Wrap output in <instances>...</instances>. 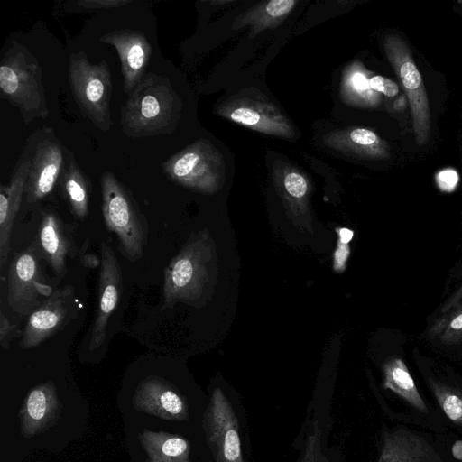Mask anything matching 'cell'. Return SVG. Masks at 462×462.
Listing matches in <instances>:
<instances>
[{
  "mask_svg": "<svg viewBox=\"0 0 462 462\" xmlns=\"http://www.w3.org/2000/svg\"><path fill=\"white\" fill-rule=\"evenodd\" d=\"M0 89L2 97L20 111L24 124L49 116L41 64L16 41L10 43L1 60Z\"/></svg>",
  "mask_w": 462,
  "mask_h": 462,
  "instance_id": "cell-2",
  "label": "cell"
},
{
  "mask_svg": "<svg viewBox=\"0 0 462 462\" xmlns=\"http://www.w3.org/2000/svg\"><path fill=\"white\" fill-rule=\"evenodd\" d=\"M295 4L294 0H273L266 4L264 12L268 17L278 19L288 14Z\"/></svg>",
  "mask_w": 462,
  "mask_h": 462,
  "instance_id": "cell-29",
  "label": "cell"
},
{
  "mask_svg": "<svg viewBox=\"0 0 462 462\" xmlns=\"http://www.w3.org/2000/svg\"><path fill=\"white\" fill-rule=\"evenodd\" d=\"M384 49L408 97L416 142L419 145H423L428 143L430 135V112L420 73L410 48L401 37L387 36Z\"/></svg>",
  "mask_w": 462,
  "mask_h": 462,
  "instance_id": "cell-7",
  "label": "cell"
},
{
  "mask_svg": "<svg viewBox=\"0 0 462 462\" xmlns=\"http://www.w3.org/2000/svg\"><path fill=\"white\" fill-rule=\"evenodd\" d=\"M68 77L73 97L82 114L99 130H110L112 80L107 62L92 64L85 52L72 53Z\"/></svg>",
  "mask_w": 462,
  "mask_h": 462,
  "instance_id": "cell-5",
  "label": "cell"
},
{
  "mask_svg": "<svg viewBox=\"0 0 462 462\" xmlns=\"http://www.w3.org/2000/svg\"><path fill=\"white\" fill-rule=\"evenodd\" d=\"M282 185L288 204L294 215L305 216L309 213L307 205L302 202L308 192V183L304 176L296 171H290L284 176Z\"/></svg>",
  "mask_w": 462,
  "mask_h": 462,
  "instance_id": "cell-23",
  "label": "cell"
},
{
  "mask_svg": "<svg viewBox=\"0 0 462 462\" xmlns=\"http://www.w3.org/2000/svg\"><path fill=\"white\" fill-rule=\"evenodd\" d=\"M310 426L300 462H329L322 451L321 430L319 422L315 420Z\"/></svg>",
  "mask_w": 462,
  "mask_h": 462,
  "instance_id": "cell-25",
  "label": "cell"
},
{
  "mask_svg": "<svg viewBox=\"0 0 462 462\" xmlns=\"http://www.w3.org/2000/svg\"><path fill=\"white\" fill-rule=\"evenodd\" d=\"M212 261L208 235L199 232L191 236L164 269L161 310L172 308L178 302L199 301L209 285Z\"/></svg>",
  "mask_w": 462,
  "mask_h": 462,
  "instance_id": "cell-3",
  "label": "cell"
},
{
  "mask_svg": "<svg viewBox=\"0 0 462 462\" xmlns=\"http://www.w3.org/2000/svg\"><path fill=\"white\" fill-rule=\"evenodd\" d=\"M462 308V259L455 268L450 278V285L447 297L433 315L441 317Z\"/></svg>",
  "mask_w": 462,
  "mask_h": 462,
  "instance_id": "cell-24",
  "label": "cell"
},
{
  "mask_svg": "<svg viewBox=\"0 0 462 462\" xmlns=\"http://www.w3.org/2000/svg\"><path fill=\"white\" fill-rule=\"evenodd\" d=\"M208 420L209 442L217 462H244L237 418L221 389L213 393Z\"/></svg>",
  "mask_w": 462,
  "mask_h": 462,
  "instance_id": "cell-12",
  "label": "cell"
},
{
  "mask_svg": "<svg viewBox=\"0 0 462 462\" xmlns=\"http://www.w3.org/2000/svg\"><path fill=\"white\" fill-rule=\"evenodd\" d=\"M426 338L439 346L462 345V308L434 318L426 330Z\"/></svg>",
  "mask_w": 462,
  "mask_h": 462,
  "instance_id": "cell-20",
  "label": "cell"
},
{
  "mask_svg": "<svg viewBox=\"0 0 462 462\" xmlns=\"http://www.w3.org/2000/svg\"><path fill=\"white\" fill-rule=\"evenodd\" d=\"M337 236H338V239L339 241L343 242V243H348L352 240L353 238V236H354V232L351 230V229H348L346 227H339V228H337Z\"/></svg>",
  "mask_w": 462,
  "mask_h": 462,
  "instance_id": "cell-37",
  "label": "cell"
},
{
  "mask_svg": "<svg viewBox=\"0 0 462 462\" xmlns=\"http://www.w3.org/2000/svg\"><path fill=\"white\" fill-rule=\"evenodd\" d=\"M174 182L204 193L215 192L220 183V159L208 143L196 142L162 164Z\"/></svg>",
  "mask_w": 462,
  "mask_h": 462,
  "instance_id": "cell-8",
  "label": "cell"
},
{
  "mask_svg": "<svg viewBox=\"0 0 462 462\" xmlns=\"http://www.w3.org/2000/svg\"><path fill=\"white\" fill-rule=\"evenodd\" d=\"M429 384L444 413L462 425V392L435 379H430Z\"/></svg>",
  "mask_w": 462,
  "mask_h": 462,
  "instance_id": "cell-22",
  "label": "cell"
},
{
  "mask_svg": "<svg viewBox=\"0 0 462 462\" xmlns=\"http://www.w3.org/2000/svg\"><path fill=\"white\" fill-rule=\"evenodd\" d=\"M457 180V174L452 170L442 171L438 175V183L444 190H452L456 187Z\"/></svg>",
  "mask_w": 462,
  "mask_h": 462,
  "instance_id": "cell-34",
  "label": "cell"
},
{
  "mask_svg": "<svg viewBox=\"0 0 462 462\" xmlns=\"http://www.w3.org/2000/svg\"><path fill=\"white\" fill-rule=\"evenodd\" d=\"M451 452L456 459L462 461V440H457L454 442L451 448Z\"/></svg>",
  "mask_w": 462,
  "mask_h": 462,
  "instance_id": "cell-38",
  "label": "cell"
},
{
  "mask_svg": "<svg viewBox=\"0 0 462 462\" xmlns=\"http://www.w3.org/2000/svg\"><path fill=\"white\" fill-rule=\"evenodd\" d=\"M99 40L117 51L124 90L129 95L145 75L152 51L150 42L142 32L131 29L105 33Z\"/></svg>",
  "mask_w": 462,
  "mask_h": 462,
  "instance_id": "cell-13",
  "label": "cell"
},
{
  "mask_svg": "<svg viewBox=\"0 0 462 462\" xmlns=\"http://www.w3.org/2000/svg\"><path fill=\"white\" fill-rule=\"evenodd\" d=\"M346 147L369 158H383L387 155L386 145L372 130L355 128L344 135Z\"/></svg>",
  "mask_w": 462,
  "mask_h": 462,
  "instance_id": "cell-21",
  "label": "cell"
},
{
  "mask_svg": "<svg viewBox=\"0 0 462 462\" xmlns=\"http://www.w3.org/2000/svg\"><path fill=\"white\" fill-rule=\"evenodd\" d=\"M31 165V143L17 162L9 184L0 187V267L6 263L14 224L21 207Z\"/></svg>",
  "mask_w": 462,
  "mask_h": 462,
  "instance_id": "cell-14",
  "label": "cell"
},
{
  "mask_svg": "<svg viewBox=\"0 0 462 462\" xmlns=\"http://www.w3.org/2000/svg\"><path fill=\"white\" fill-rule=\"evenodd\" d=\"M102 214L106 228L116 234L121 254L139 260L148 238L147 222L130 190L111 172L101 176Z\"/></svg>",
  "mask_w": 462,
  "mask_h": 462,
  "instance_id": "cell-4",
  "label": "cell"
},
{
  "mask_svg": "<svg viewBox=\"0 0 462 462\" xmlns=\"http://www.w3.org/2000/svg\"><path fill=\"white\" fill-rule=\"evenodd\" d=\"M35 242L14 254L7 273V300L14 312L30 315L53 292L45 282Z\"/></svg>",
  "mask_w": 462,
  "mask_h": 462,
  "instance_id": "cell-6",
  "label": "cell"
},
{
  "mask_svg": "<svg viewBox=\"0 0 462 462\" xmlns=\"http://www.w3.org/2000/svg\"><path fill=\"white\" fill-rule=\"evenodd\" d=\"M127 0H79L70 10H96L120 7L129 4Z\"/></svg>",
  "mask_w": 462,
  "mask_h": 462,
  "instance_id": "cell-28",
  "label": "cell"
},
{
  "mask_svg": "<svg viewBox=\"0 0 462 462\" xmlns=\"http://www.w3.org/2000/svg\"><path fill=\"white\" fill-rule=\"evenodd\" d=\"M383 386L390 389L417 410L426 412L427 406L404 361L393 356L383 364Z\"/></svg>",
  "mask_w": 462,
  "mask_h": 462,
  "instance_id": "cell-19",
  "label": "cell"
},
{
  "mask_svg": "<svg viewBox=\"0 0 462 462\" xmlns=\"http://www.w3.org/2000/svg\"><path fill=\"white\" fill-rule=\"evenodd\" d=\"M181 101L169 79L147 73L128 95L121 109V129L131 138L172 133L180 120Z\"/></svg>",
  "mask_w": 462,
  "mask_h": 462,
  "instance_id": "cell-1",
  "label": "cell"
},
{
  "mask_svg": "<svg viewBox=\"0 0 462 462\" xmlns=\"http://www.w3.org/2000/svg\"><path fill=\"white\" fill-rule=\"evenodd\" d=\"M161 402L167 411L173 414L180 413L183 408L180 398L172 391H165L161 396Z\"/></svg>",
  "mask_w": 462,
  "mask_h": 462,
  "instance_id": "cell-32",
  "label": "cell"
},
{
  "mask_svg": "<svg viewBox=\"0 0 462 462\" xmlns=\"http://www.w3.org/2000/svg\"><path fill=\"white\" fill-rule=\"evenodd\" d=\"M352 83L354 85L355 89L361 91H368L371 89L369 86V80L365 79V77L361 73H356L352 78Z\"/></svg>",
  "mask_w": 462,
  "mask_h": 462,
  "instance_id": "cell-35",
  "label": "cell"
},
{
  "mask_svg": "<svg viewBox=\"0 0 462 462\" xmlns=\"http://www.w3.org/2000/svg\"><path fill=\"white\" fill-rule=\"evenodd\" d=\"M188 448L187 442L180 438H172L166 440L162 447V452L170 457L182 455Z\"/></svg>",
  "mask_w": 462,
  "mask_h": 462,
  "instance_id": "cell-33",
  "label": "cell"
},
{
  "mask_svg": "<svg viewBox=\"0 0 462 462\" xmlns=\"http://www.w3.org/2000/svg\"><path fill=\"white\" fill-rule=\"evenodd\" d=\"M34 148L32 137L31 165L24 195L27 203L33 204L49 196L66 165L67 152L51 128L35 133ZM35 135V134H34Z\"/></svg>",
  "mask_w": 462,
  "mask_h": 462,
  "instance_id": "cell-9",
  "label": "cell"
},
{
  "mask_svg": "<svg viewBox=\"0 0 462 462\" xmlns=\"http://www.w3.org/2000/svg\"><path fill=\"white\" fill-rule=\"evenodd\" d=\"M75 291L71 285L53 291L51 295L26 321L19 346H38L52 337L76 316Z\"/></svg>",
  "mask_w": 462,
  "mask_h": 462,
  "instance_id": "cell-10",
  "label": "cell"
},
{
  "mask_svg": "<svg viewBox=\"0 0 462 462\" xmlns=\"http://www.w3.org/2000/svg\"><path fill=\"white\" fill-rule=\"evenodd\" d=\"M350 254L348 243L337 240L336 250L333 254V269L335 272H344Z\"/></svg>",
  "mask_w": 462,
  "mask_h": 462,
  "instance_id": "cell-31",
  "label": "cell"
},
{
  "mask_svg": "<svg viewBox=\"0 0 462 462\" xmlns=\"http://www.w3.org/2000/svg\"><path fill=\"white\" fill-rule=\"evenodd\" d=\"M29 415L34 420H41L45 413L46 397L42 390H33L27 402Z\"/></svg>",
  "mask_w": 462,
  "mask_h": 462,
  "instance_id": "cell-27",
  "label": "cell"
},
{
  "mask_svg": "<svg viewBox=\"0 0 462 462\" xmlns=\"http://www.w3.org/2000/svg\"><path fill=\"white\" fill-rule=\"evenodd\" d=\"M435 455L422 437L398 429L384 434L378 462H435Z\"/></svg>",
  "mask_w": 462,
  "mask_h": 462,
  "instance_id": "cell-16",
  "label": "cell"
},
{
  "mask_svg": "<svg viewBox=\"0 0 462 462\" xmlns=\"http://www.w3.org/2000/svg\"><path fill=\"white\" fill-rule=\"evenodd\" d=\"M232 121L269 134L291 136V129L284 117L271 108L257 105H242L229 111Z\"/></svg>",
  "mask_w": 462,
  "mask_h": 462,
  "instance_id": "cell-17",
  "label": "cell"
},
{
  "mask_svg": "<svg viewBox=\"0 0 462 462\" xmlns=\"http://www.w3.org/2000/svg\"><path fill=\"white\" fill-rule=\"evenodd\" d=\"M61 193L76 218L84 220L88 216L89 182L79 167L73 154L69 158L60 180Z\"/></svg>",
  "mask_w": 462,
  "mask_h": 462,
  "instance_id": "cell-18",
  "label": "cell"
},
{
  "mask_svg": "<svg viewBox=\"0 0 462 462\" xmlns=\"http://www.w3.org/2000/svg\"><path fill=\"white\" fill-rule=\"evenodd\" d=\"M100 247L98 301L95 318L90 327L88 341V347L91 350L97 348L104 343L108 321L116 309L123 291V277L117 257L107 243L103 241Z\"/></svg>",
  "mask_w": 462,
  "mask_h": 462,
  "instance_id": "cell-11",
  "label": "cell"
},
{
  "mask_svg": "<svg viewBox=\"0 0 462 462\" xmlns=\"http://www.w3.org/2000/svg\"><path fill=\"white\" fill-rule=\"evenodd\" d=\"M21 335L19 327L12 323L5 315L3 310L0 311V345L4 349H8L11 341L14 337Z\"/></svg>",
  "mask_w": 462,
  "mask_h": 462,
  "instance_id": "cell-26",
  "label": "cell"
},
{
  "mask_svg": "<svg viewBox=\"0 0 462 462\" xmlns=\"http://www.w3.org/2000/svg\"><path fill=\"white\" fill-rule=\"evenodd\" d=\"M36 244L55 276L62 278L67 273V259L74 257L76 247L70 228L55 212L42 214Z\"/></svg>",
  "mask_w": 462,
  "mask_h": 462,
  "instance_id": "cell-15",
  "label": "cell"
},
{
  "mask_svg": "<svg viewBox=\"0 0 462 462\" xmlns=\"http://www.w3.org/2000/svg\"><path fill=\"white\" fill-rule=\"evenodd\" d=\"M80 263L87 268H97L100 266L101 260L95 254L83 253L80 256Z\"/></svg>",
  "mask_w": 462,
  "mask_h": 462,
  "instance_id": "cell-36",
  "label": "cell"
},
{
  "mask_svg": "<svg viewBox=\"0 0 462 462\" xmlns=\"http://www.w3.org/2000/svg\"><path fill=\"white\" fill-rule=\"evenodd\" d=\"M369 86L371 89L381 92L387 97H394L398 93L397 84L382 76H374L369 79Z\"/></svg>",
  "mask_w": 462,
  "mask_h": 462,
  "instance_id": "cell-30",
  "label": "cell"
}]
</instances>
